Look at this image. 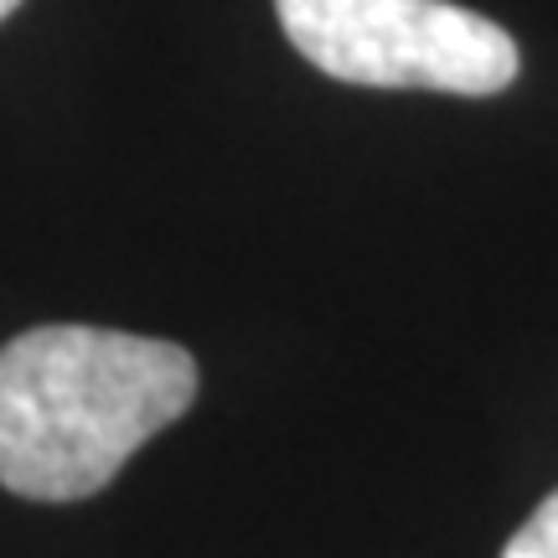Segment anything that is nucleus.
I'll return each instance as SVG.
<instances>
[{
	"mask_svg": "<svg viewBox=\"0 0 558 558\" xmlns=\"http://www.w3.org/2000/svg\"><path fill=\"white\" fill-rule=\"evenodd\" d=\"M279 26L326 78L486 99L518 78V41L450 0H275Z\"/></svg>",
	"mask_w": 558,
	"mask_h": 558,
	"instance_id": "2",
	"label": "nucleus"
},
{
	"mask_svg": "<svg viewBox=\"0 0 558 558\" xmlns=\"http://www.w3.org/2000/svg\"><path fill=\"white\" fill-rule=\"evenodd\" d=\"M501 558H558V492L538 501V512L507 538Z\"/></svg>",
	"mask_w": 558,
	"mask_h": 558,
	"instance_id": "3",
	"label": "nucleus"
},
{
	"mask_svg": "<svg viewBox=\"0 0 558 558\" xmlns=\"http://www.w3.org/2000/svg\"><path fill=\"white\" fill-rule=\"evenodd\" d=\"M16 5H21V0H0V21L11 16V11H16Z\"/></svg>",
	"mask_w": 558,
	"mask_h": 558,
	"instance_id": "4",
	"label": "nucleus"
},
{
	"mask_svg": "<svg viewBox=\"0 0 558 558\" xmlns=\"http://www.w3.org/2000/svg\"><path fill=\"white\" fill-rule=\"evenodd\" d=\"M197 399L177 341L37 326L0 347V486L32 501H83Z\"/></svg>",
	"mask_w": 558,
	"mask_h": 558,
	"instance_id": "1",
	"label": "nucleus"
}]
</instances>
